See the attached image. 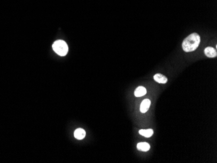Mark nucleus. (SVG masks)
<instances>
[{
    "label": "nucleus",
    "mask_w": 217,
    "mask_h": 163,
    "mask_svg": "<svg viewBox=\"0 0 217 163\" xmlns=\"http://www.w3.org/2000/svg\"><path fill=\"white\" fill-rule=\"evenodd\" d=\"M146 92V89L144 86H138L137 89H135V96L136 97H141L145 95Z\"/></svg>",
    "instance_id": "nucleus-8"
},
{
    "label": "nucleus",
    "mask_w": 217,
    "mask_h": 163,
    "mask_svg": "<svg viewBox=\"0 0 217 163\" xmlns=\"http://www.w3.org/2000/svg\"><path fill=\"white\" fill-rule=\"evenodd\" d=\"M86 132L84 129L81 128L77 129L74 132V137L78 140H82L85 137Z\"/></svg>",
    "instance_id": "nucleus-6"
},
{
    "label": "nucleus",
    "mask_w": 217,
    "mask_h": 163,
    "mask_svg": "<svg viewBox=\"0 0 217 163\" xmlns=\"http://www.w3.org/2000/svg\"><path fill=\"white\" fill-rule=\"evenodd\" d=\"M200 37L198 33H192L183 40L182 43L183 50L185 52H191L196 50L200 45Z\"/></svg>",
    "instance_id": "nucleus-1"
},
{
    "label": "nucleus",
    "mask_w": 217,
    "mask_h": 163,
    "mask_svg": "<svg viewBox=\"0 0 217 163\" xmlns=\"http://www.w3.org/2000/svg\"><path fill=\"white\" fill-rule=\"evenodd\" d=\"M204 53L209 58H215L217 55L216 49L212 47H207L204 50Z\"/></svg>",
    "instance_id": "nucleus-4"
},
{
    "label": "nucleus",
    "mask_w": 217,
    "mask_h": 163,
    "mask_svg": "<svg viewBox=\"0 0 217 163\" xmlns=\"http://www.w3.org/2000/svg\"><path fill=\"white\" fill-rule=\"evenodd\" d=\"M137 149L142 152H148L150 149V146L147 142H139L137 144Z\"/></svg>",
    "instance_id": "nucleus-7"
},
{
    "label": "nucleus",
    "mask_w": 217,
    "mask_h": 163,
    "mask_svg": "<svg viewBox=\"0 0 217 163\" xmlns=\"http://www.w3.org/2000/svg\"><path fill=\"white\" fill-rule=\"evenodd\" d=\"M52 47L53 51L60 56L64 57L68 53V45L64 40H59L55 41L53 43Z\"/></svg>",
    "instance_id": "nucleus-2"
},
{
    "label": "nucleus",
    "mask_w": 217,
    "mask_h": 163,
    "mask_svg": "<svg viewBox=\"0 0 217 163\" xmlns=\"http://www.w3.org/2000/svg\"><path fill=\"white\" fill-rule=\"evenodd\" d=\"M153 79H154L156 82L161 84H165L168 81L167 77L161 74H156L154 75V77H153Z\"/></svg>",
    "instance_id": "nucleus-5"
},
{
    "label": "nucleus",
    "mask_w": 217,
    "mask_h": 163,
    "mask_svg": "<svg viewBox=\"0 0 217 163\" xmlns=\"http://www.w3.org/2000/svg\"><path fill=\"white\" fill-rule=\"evenodd\" d=\"M139 133L141 135L144 136V137L149 138V137H151L152 135L153 134V131L152 129H146H146H141V130L139 131Z\"/></svg>",
    "instance_id": "nucleus-9"
},
{
    "label": "nucleus",
    "mask_w": 217,
    "mask_h": 163,
    "mask_svg": "<svg viewBox=\"0 0 217 163\" xmlns=\"http://www.w3.org/2000/svg\"><path fill=\"white\" fill-rule=\"evenodd\" d=\"M151 105V101L148 99H145L142 101L140 104V110L142 113H146L148 111L149 108Z\"/></svg>",
    "instance_id": "nucleus-3"
}]
</instances>
